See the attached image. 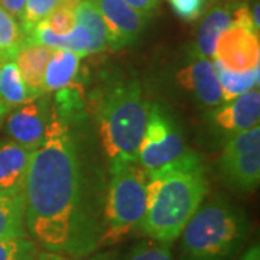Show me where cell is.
<instances>
[{"label": "cell", "instance_id": "cell-16", "mask_svg": "<svg viewBox=\"0 0 260 260\" xmlns=\"http://www.w3.org/2000/svg\"><path fill=\"white\" fill-rule=\"evenodd\" d=\"M80 56L68 49H54L44 75L45 93L65 90L74 83L80 71Z\"/></svg>", "mask_w": 260, "mask_h": 260}, {"label": "cell", "instance_id": "cell-5", "mask_svg": "<svg viewBox=\"0 0 260 260\" xmlns=\"http://www.w3.org/2000/svg\"><path fill=\"white\" fill-rule=\"evenodd\" d=\"M110 172L99 246H114L139 229L146 207L148 172L139 162L116 159L112 160Z\"/></svg>", "mask_w": 260, "mask_h": 260}, {"label": "cell", "instance_id": "cell-8", "mask_svg": "<svg viewBox=\"0 0 260 260\" xmlns=\"http://www.w3.org/2000/svg\"><path fill=\"white\" fill-rule=\"evenodd\" d=\"M213 58L234 73L250 71L260 65L259 35L244 28L230 26L217 39Z\"/></svg>", "mask_w": 260, "mask_h": 260}, {"label": "cell", "instance_id": "cell-11", "mask_svg": "<svg viewBox=\"0 0 260 260\" xmlns=\"http://www.w3.org/2000/svg\"><path fill=\"white\" fill-rule=\"evenodd\" d=\"M177 84L204 107H218L224 103L221 87L211 59L192 56V61L175 74Z\"/></svg>", "mask_w": 260, "mask_h": 260}, {"label": "cell", "instance_id": "cell-21", "mask_svg": "<svg viewBox=\"0 0 260 260\" xmlns=\"http://www.w3.org/2000/svg\"><path fill=\"white\" fill-rule=\"evenodd\" d=\"M26 42V34L13 16L0 6V58H16Z\"/></svg>", "mask_w": 260, "mask_h": 260}, {"label": "cell", "instance_id": "cell-13", "mask_svg": "<svg viewBox=\"0 0 260 260\" xmlns=\"http://www.w3.org/2000/svg\"><path fill=\"white\" fill-rule=\"evenodd\" d=\"M260 93L259 88H253L225 104L218 106L213 113V123L223 132L239 133L259 126Z\"/></svg>", "mask_w": 260, "mask_h": 260}, {"label": "cell", "instance_id": "cell-19", "mask_svg": "<svg viewBox=\"0 0 260 260\" xmlns=\"http://www.w3.org/2000/svg\"><path fill=\"white\" fill-rule=\"evenodd\" d=\"M77 25L83 26L93 39L94 54L107 48V30L94 0H81L74 8Z\"/></svg>", "mask_w": 260, "mask_h": 260}, {"label": "cell", "instance_id": "cell-18", "mask_svg": "<svg viewBox=\"0 0 260 260\" xmlns=\"http://www.w3.org/2000/svg\"><path fill=\"white\" fill-rule=\"evenodd\" d=\"M215 73L218 77V83L221 87L224 103L230 102L233 99L242 95V94L250 91L253 88H259V67L253 68L250 71L244 73H234L227 70L225 67L218 64L217 61H213Z\"/></svg>", "mask_w": 260, "mask_h": 260}, {"label": "cell", "instance_id": "cell-34", "mask_svg": "<svg viewBox=\"0 0 260 260\" xmlns=\"http://www.w3.org/2000/svg\"><path fill=\"white\" fill-rule=\"evenodd\" d=\"M2 116H5V114H3V112H2V107H0V117H2Z\"/></svg>", "mask_w": 260, "mask_h": 260}, {"label": "cell", "instance_id": "cell-30", "mask_svg": "<svg viewBox=\"0 0 260 260\" xmlns=\"http://www.w3.org/2000/svg\"><path fill=\"white\" fill-rule=\"evenodd\" d=\"M240 260H260V249L259 244L256 243L254 246H251L249 250L246 251L244 254L242 256Z\"/></svg>", "mask_w": 260, "mask_h": 260}, {"label": "cell", "instance_id": "cell-10", "mask_svg": "<svg viewBox=\"0 0 260 260\" xmlns=\"http://www.w3.org/2000/svg\"><path fill=\"white\" fill-rule=\"evenodd\" d=\"M49 116L44 94L32 97L12 110L6 120V130L12 140L34 152L45 136Z\"/></svg>", "mask_w": 260, "mask_h": 260}, {"label": "cell", "instance_id": "cell-31", "mask_svg": "<svg viewBox=\"0 0 260 260\" xmlns=\"http://www.w3.org/2000/svg\"><path fill=\"white\" fill-rule=\"evenodd\" d=\"M34 260H67L62 254H58V253H52V251H44V253H39L37 256V259Z\"/></svg>", "mask_w": 260, "mask_h": 260}, {"label": "cell", "instance_id": "cell-28", "mask_svg": "<svg viewBox=\"0 0 260 260\" xmlns=\"http://www.w3.org/2000/svg\"><path fill=\"white\" fill-rule=\"evenodd\" d=\"M26 0H0V6L22 25Z\"/></svg>", "mask_w": 260, "mask_h": 260}, {"label": "cell", "instance_id": "cell-20", "mask_svg": "<svg viewBox=\"0 0 260 260\" xmlns=\"http://www.w3.org/2000/svg\"><path fill=\"white\" fill-rule=\"evenodd\" d=\"M26 237L25 203L0 197V239Z\"/></svg>", "mask_w": 260, "mask_h": 260}, {"label": "cell", "instance_id": "cell-1", "mask_svg": "<svg viewBox=\"0 0 260 260\" xmlns=\"http://www.w3.org/2000/svg\"><path fill=\"white\" fill-rule=\"evenodd\" d=\"M23 200L26 230L47 251L83 257L99 247V229L84 203L74 138L56 110L30 153Z\"/></svg>", "mask_w": 260, "mask_h": 260}, {"label": "cell", "instance_id": "cell-26", "mask_svg": "<svg viewBox=\"0 0 260 260\" xmlns=\"http://www.w3.org/2000/svg\"><path fill=\"white\" fill-rule=\"evenodd\" d=\"M169 3L174 13L185 22L197 20L205 8V0H169Z\"/></svg>", "mask_w": 260, "mask_h": 260}, {"label": "cell", "instance_id": "cell-6", "mask_svg": "<svg viewBox=\"0 0 260 260\" xmlns=\"http://www.w3.org/2000/svg\"><path fill=\"white\" fill-rule=\"evenodd\" d=\"M182 132L174 119L159 104H150L148 121L138 149V162L148 172L174 164L186 156Z\"/></svg>", "mask_w": 260, "mask_h": 260}, {"label": "cell", "instance_id": "cell-9", "mask_svg": "<svg viewBox=\"0 0 260 260\" xmlns=\"http://www.w3.org/2000/svg\"><path fill=\"white\" fill-rule=\"evenodd\" d=\"M107 30V47L120 49L133 44L146 28L148 18L123 0H94Z\"/></svg>", "mask_w": 260, "mask_h": 260}, {"label": "cell", "instance_id": "cell-3", "mask_svg": "<svg viewBox=\"0 0 260 260\" xmlns=\"http://www.w3.org/2000/svg\"><path fill=\"white\" fill-rule=\"evenodd\" d=\"M246 214L224 198L200 205L181 233L179 260H229L246 240Z\"/></svg>", "mask_w": 260, "mask_h": 260}, {"label": "cell", "instance_id": "cell-32", "mask_svg": "<svg viewBox=\"0 0 260 260\" xmlns=\"http://www.w3.org/2000/svg\"><path fill=\"white\" fill-rule=\"evenodd\" d=\"M71 260H113V254L112 253H100V254H95V256H91V257L83 256V257H74V259Z\"/></svg>", "mask_w": 260, "mask_h": 260}, {"label": "cell", "instance_id": "cell-25", "mask_svg": "<svg viewBox=\"0 0 260 260\" xmlns=\"http://www.w3.org/2000/svg\"><path fill=\"white\" fill-rule=\"evenodd\" d=\"M61 3V0H26L22 28L28 34L37 23L47 18L48 15Z\"/></svg>", "mask_w": 260, "mask_h": 260}, {"label": "cell", "instance_id": "cell-27", "mask_svg": "<svg viewBox=\"0 0 260 260\" xmlns=\"http://www.w3.org/2000/svg\"><path fill=\"white\" fill-rule=\"evenodd\" d=\"M130 8L138 10L139 13L145 15L146 18H150L155 15V12L159 8V0H123Z\"/></svg>", "mask_w": 260, "mask_h": 260}, {"label": "cell", "instance_id": "cell-7", "mask_svg": "<svg viewBox=\"0 0 260 260\" xmlns=\"http://www.w3.org/2000/svg\"><path fill=\"white\" fill-rule=\"evenodd\" d=\"M225 184L239 192H253L260 182V127L232 135L220 159Z\"/></svg>", "mask_w": 260, "mask_h": 260}, {"label": "cell", "instance_id": "cell-12", "mask_svg": "<svg viewBox=\"0 0 260 260\" xmlns=\"http://www.w3.org/2000/svg\"><path fill=\"white\" fill-rule=\"evenodd\" d=\"M32 150L15 140H0V197L23 201Z\"/></svg>", "mask_w": 260, "mask_h": 260}, {"label": "cell", "instance_id": "cell-29", "mask_svg": "<svg viewBox=\"0 0 260 260\" xmlns=\"http://www.w3.org/2000/svg\"><path fill=\"white\" fill-rule=\"evenodd\" d=\"M260 6H259V2H256L253 6L250 8V13H251V20H253V26L254 29L260 32Z\"/></svg>", "mask_w": 260, "mask_h": 260}, {"label": "cell", "instance_id": "cell-33", "mask_svg": "<svg viewBox=\"0 0 260 260\" xmlns=\"http://www.w3.org/2000/svg\"><path fill=\"white\" fill-rule=\"evenodd\" d=\"M80 2H81V0H61V3L68 5V6H71V8H75Z\"/></svg>", "mask_w": 260, "mask_h": 260}, {"label": "cell", "instance_id": "cell-22", "mask_svg": "<svg viewBox=\"0 0 260 260\" xmlns=\"http://www.w3.org/2000/svg\"><path fill=\"white\" fill-rule=\"evenodd\" d=\"M35 257V243L28 237L0 239V260H34Z\"/></svg>", "mask_w": 260, "mask_h": 260}, {"label": "cell", "instance_id": "cell-14", "mask_svg": "<svg viewBox=\"0 0 260 260\" xmlns=\"http://www.w3.org/2000/svg\"><path fill=\"white\" fill-rule=\"evenodd\" d=\"M236 2H227L224 5H217L205 13L201 20L197 37H195L192 56L197 58H213L215 44L225 29L233 26V8Z\"/></svg>", "mask_w": 260, "mask_h": 260}, {"label": "cell", "instance_id": "cell-4", "mask_svg": "<svg viewBox=\"0 0 260 260\" xmlns=\"http://www.w3.org/2000/svg\"><path fill=\"white\" fill-rule=\"evenodd\" d=\"M149 109L150 103L136 80L117 83L106 94L99 109V136L110 160L138 162Z\"/></svg>", "mask_w": 260, "mask_h": 260}, {"label": "cell", "instance_id": "cell-2", "mask_svg": "<svg viewBox=\"0 0 260 260\" xmlns=\"http://www.w3.org/2000/svg\"><path fill=\"white\" fill-rule=\"evenodd\" d=\"M207 192L204 167L192 150L174 164L148 172L146 207L140 232L156 242H175L203 204Z\"/></svg>", "mask_w": 260, "mask_h": 260}, {"label": "cell", "instance_id": "cell-24", "mask_svg": "<svg viewBox=\"0 0 260 260\" xmlns=\"http://www.w3.org/2000/svg\"><path fill=\"white\" fill-rule=\"evenodd\" d=\"M51 32H54L56 35H67L70 34L77 25L74 15V8L59 3L55 9L52 10L47 18L41 20Z\"/></svg>", "mask_w": 260, "mask_h": 260}, {"label": "cell", "instance_id": "cell-17", "mask_svg": "<svg viewBox=\"0 0 260 260\" xmlns=\"http://www.w3.org/2000/svg\"><path fill=\"white\" fill-rule=\"evenodd\" d=\"M32 95L13 58H0V107L3 114L28 102Z\"/></svg>", "mask_w": 260, "mask_h": 260}, {"label": "cell", "instance_id": "cell-23", "mask_svg": "<svg viewBox=\"0 0 260 260\" xmlns=\"http://www.w3.org/2000/svg\"><path fill=\"white\" fill-rule=\"evenodd\" d=\"M124 260H172V254L168 243L149 239L133 246Z\"/></svg>", "mask_w": 260, "mask_h": 260}, {"label": "cell", "instance_id": "cell-15", "mask_svg": "<svg viewBox=\"0 0 260 260\" xmlns=\"http://www.w3.org/2000/svg\"><path fill=\"white\" fill-rule=\"evenodd\" d=\"M52 54L54 48L35 42H25L23 47L19 49L15 62L32 97L45 94L44 75Z\"/></svg>", "mask_w": 260, "mask_h": 260}]
</instances>
